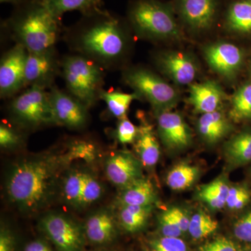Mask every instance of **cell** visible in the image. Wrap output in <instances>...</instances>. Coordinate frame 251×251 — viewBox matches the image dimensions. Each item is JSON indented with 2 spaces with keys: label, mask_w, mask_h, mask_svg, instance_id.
<instances>
[{
  "label": "cell",
  "mask_w": 251,
  "mask_h": 251,
  "mask_svg": "<svg viewBox=\"0 0 251 251\" xmlns=\"http://www.w3.org/2000/svg\"><path fill=\"white\" fill-rule=\"evenodd\" d=\"M128 21L103 8L82 15L64 29L71 52L93 61L106 72L123 67L130 47Z\"/></svg>",
  "instance_id": "1"
},
{
  "label": "cell",
  "mask_w": 251,
  "mask_h": 251,
  "mask_svg": "<svg viewBox=\"0 0 251 251\" xmlns=\"http://www.w3.org/2000/svg\"><path fill=\"white\" fill-rule=\"evenodd\" d=\"M75 159L69 149L66 153H43L15 163L5 184L8 201L25 213L44 209L53 197L61 174Z\"/></svg>",
  "instance_id": "2"
},
{
  "label": "cell",
  "mask_w": 251,
  "mask_h": 251,
  "mask_svg": "<svg viewBox=\"0 0 251 251\" xmlns=\"http://www.w3.org/2000/svg\"><path fill=\"white\" fill-rule=\"evenodd\" d=\"M1 28L28 52H39L54 47L64 29L62 21L54 16L41 0H25L14 6Z\"/></svg>",
  "instance_id": "3"
},
{
  "label": "cell",
  "mask_w": 251,
  "mask_h": 251,
  "mask_svg": "<svg viewBox=\"0 0 251 251\" xmlns=\"http://www.w3.org/2000/svg\"><path fill=\"white\" fill-rule=\"evenodd\" d=\"M127 21L135 34L143 39L158 41L181 37L174 8L158 0L130 1Z\"/></svg>",
  "instance_id": "4"
},
{
  "label": "cell",
  "mask_w": 251,
  "mask_h": 251,
  "mask_svg": "<svg viewBox=\"0 0 251 251\" xmlns=\"http://www.w3.org/2000/svg\"><path fill=\"white\" fill-rule=\"evenodd\" d=\"M105 72L93 61L80 54L71 52L62 56L61 77L67 92L89 108L100 100Z\"/></svg>",
  "instance_id": "5"
},
{
  "label": "cell",
  "mask_w": 251,
  "mask_h": 251,
  "mask_svg": "<svg viewBox=\"0 0 251 251\" xmlns=\"http://www.w3.org/2000/svg\"><path fill=\"white\" fill-rule=\"evenodd\" d=\"M10 99L7 110L14 125L22 130L57 125L49 91L29 87Z\"/></svg>",
  "instance_id": "6"
},
{
  "label": "cell",
  "mask_w": 251,
  "mask_h": 251,
  "mask_svg": "<svg viewBox=\"0 0 251 251\" xmlns=\"http://www.w3.org/2000/svg\"><path fill=\"white\" fill-rule=\"evenodd\" d=\"M122 80L140 99L151 104L155 112L171 110L179 102L177 90L148 68L137 66L125 68Z\"/></svg>",
  "instance_id": "7"
},
{
  "label": "cell",
  "mask_w": 251,
  "mask_h": 251,
  "mask_svg": "<svg viewBox=\"0 0 251 251\" xmlns=\"http://www.w3.org/2000/svg\"><path fill=\"white\" fill-rule=\"evenodd\" d=\"M103 191L99 180L85 170H72L63 179L64 201L75 209H82L94 204L102 197Z\"/></svg>",
  "instance_id": "8"
},
{
  "label": "cell",
  "mask_w": 251,
  "mask_h": 251,
  "mask_svg": "<svg viewBox=\"0 0 251 251\" xmlns=\"http://www.w3.org/2000/svg\"><path fill=\"white\" fill-rule=\"evenodd\" d=\"M28 52V51H27ZM62 57L56 46L39 52H28L25 64V87L49 90L61 76Z\"/></svg>",
  "instance_id": "9"
},
{
  "label": "cell",
  "mask_w": 251,
  "mask_h": 251,
  "mask_svg": "<svg viewBox=\"0 0 251 251\" xmlns=\"http://www.w3.org/2000/svg\"><path fill=\"white\" fill-rule=\"evenodd\" d=\"M39 227L59 251H81L85 244L84 229L70 218L49 214L41 219Z\"/></svg>",
  "instance_id": "10"
},
{
  "label": "cell",
  "mask_w": 251,
  "mask_h": 251,
  "mask_svg": "<svg viewBox=\"0 0 251 251\" xmlns=\"http://www.w3.org/2000/svg\"><path fill=\"white\" fill-rule=\"evenodd\" d=\"M27 50L15 44L1 56L0 60V97L10 99L25 87V64Z\"/></svg>",
  "instance_id": "11"
},
{
  "label": "cell",
  "mask_w": 251,
  "mask_h": 251,
  "mask_svg": "<svg viewBox=\"0 0 251 251\" xmlns=\"http://www.w3.org/2000/svg\"><path fill=\"white\" fill-rule=\"evenodd\" d=\"M48 91L57 125L72 130L85 128L89 121L88 107L56 85Z\"/></svg>",
  "instance_id": "12"
},
{
  "label": "cell",
  "mask_w": 251,
  "mask_h": 251,
  "mask_svg": "<svg viewBox=\"0 0 251 251\" xmlns=\"http://www.w3.org/2000/svg\"><path fill=\"white\" fill-rule=\"evenodd\" d=\"M156 114L158 135L168 150L181 151L191 145V129L181 114L171 110Z\"/></svg>",
  "instance_id": "13"
},
{
  "label": "cell",
  "mask_w": 251,
  "mask_h": 251,
  "mask_svg": "<svg viewBox=\"0 0 251 251\" xmlns=\"http://www.w3.org/2000/svg\"><path fill=\"white\" fill-rule=\"evenodd\" d=\"M154 62L160 72L179 85H189L197 75V63L186 52H159L154 56Z\"/></svg>",
  "instance_id": "14"
},
{
  "label": "cell",
  "mask_w": 251,
  "mask_h": 251,
  "mask_svg": "<svg viewBox=\"0 0 251 251\" xmlns=\"http://www.w3.org/2000/svg\"><path fill=\"white\" fill-rule=\"evenodd\" d=\"M204 56L209 67L226 78L235 76L244 62L242 50L230 43L219 42L206 46Z\"/></svg>",
  "instance_id": "15"
},
{
  "label": "cell",
  "mask_w": 251,
  "mask_h": 251,
  "mask_svg": "<svg viewBox=\"0 0 251 251\" xmlns=\"http://www.w3.org/2000/svg\"><path fill=\"white\" fill-rule=\"evenodd\" d=\"M218 4V0H176L175 9L188 27L204 31L214 24Z\"/></svg>",
  "instance_id": "16"
},
{
  "label": "cell",
  "mask_w": 251,
  "mask_h": 251,
  "mask_svg": "<svg viewBox=\"0 0 251 251\" xmlns=\"http://www.w3.org/2000/svg\"><path fill=\"white\" fill-rule=\"evenodd\" d=\"M143 166L133 153L118 151L107 159L105 174L112 184L122 189L143 177Z\"/></svg>",
  "instance_id": "17"
},
{
  "label": "cell",
  "mask_w": 251,
  "mask_h": 251,
  "mask_svg": "<svg viewBox=\"0 0 251 251\" xmlns=\"http://www.w3.org/2000/svg\"><path fill=\"white\" fill-rule=\"evenodd\" d=\"M224 97V90L218 82L206 80L191 85L188 100L194 110L202 115L219 110Z\"/></svg>",
  "instance_id": "18"
},
{
  "label": "cell",
  "mask_w": 251,
  "mask_h": 251,
  "mask_svg": "<svg viewBox=\"0 0 251 251\" xmlns=\"http://www.w3.org/2000/svg\"><path fill=\"white\" fill-rule=\"evenodd\" d=\"M85 237L95 244H106L112 242L117 235L115 218L108 210H100L92 214L84 227Z\"/></svg>",
  "instance_id": "19"
},
{
  "label": "cell",
  "mask_w": 251,
  "mask_h": 251,
  "mask_svg": "<svg viewBox=\"0 0 251 251\" xmlns=\"http://www.w3.org/2000/svg\"><path fill=\"white\" fill-rule=\"evenodd\" d=\"M232 125L226 115L219 110L202 114L197 122L200 136L209 144L219 143L232 130Z\"/></svg>",
  "instance_id": "20"
},
{
  "label": "cell",
  "mask_w": 251,
  "mask_h": 251,
  "mask_svg": "<svg viewBox=\"0 0 251 251\" xmlns=\"http://www.w3.org/2000/svg\"><path fill=\"white\" fill-rule=\"evenodd\" d=\"M135 150L144 166L152 168L156 166L161 151L151 126L145 125L139 127V133L135 141Z\"/></svg>",
  "instance_id": "21"
},
{
  "label": "cell",
  "mask_w": 251,
  "mask_h": 251,
  "mask_svg": "<svg viewBox=\"0 0 251 251\" xmlns=\"http://www.w3.org/2000/svg\"><path fill=\"white\" fill-rule=\"evenodd\" d=\"M156 201V191L153 184L150 180L143 177L122 188L118 203L120 206H151Z\"/></svg>",
  "instance_id": "22"
},
{
  "label": "cell",
  "mask_w": 251,
  "mask_h": 251,
  "mask_svg": "<svg viewBox=\"0 0 251 251\" xmlns=\"http://www.w3.org/2000/svg\"><path fill=\"white\" fill-rule=\"evenodd\" d=\"M226 161L232 168L244 166L251 161V129L234 135L224 147Z\"/></svg>",
  "instance_id": "23"
},
{
  "label": "cell",
  "mask_w": 251,
  "mask_h": 251,
  "mask_svg": "<svg viewBox=\"0 0 251 251\" xmlns=\"http://www.w3.org/2000/svg\"><path fill=\"white\" fill-rule=\"evenodd\" d=\"M226 27L234 32L251 34V0H238L226 15Z\"/></svg>",
  "instance_id": "24"
},
{
  "label": "cell",
  "mask_w": 251,
  "mask_h": 251,
  "mask_svg": "<svg viewBox=\"0 0 251 251\" xmlns=\"http://www.w3.org/2000/svg\"><path fill=\"white\" fill-rule=\"evenodd\" d=\"M56 17L62 19L63 15L70 11L88 14L103 8V0H41Z\"/></svg>",
  "instance_id": "25"
},
{
  "label": "cell",
  "mask_w": 251,
  "mask_h": 251,
  "mask_svg": "<svg viewBox=\"0 0 251 251\" xmlns=\"http://www.w3.org/2000/svg\"><path fill=\"white\" fill-rule=\"evenodd\" d=\"M151 206H121L118 218L124 229L130 233L139 232L146 226L152 211Z\"/></svg>",
  "instance_id": "26"
},
{
  "label": "cell",
  "mask_w": 251,
  "mask_h": 251,
  "mask_svg": "<svg viewBox=\"0 0 251 251\" xmlns=\"http://www.w3.org/2000/svg\"><path fill=\"white\" fill-rule=\"evenodd\" d=\"M229 187L224 178H217L200 188L198 196L211 209L218 210L226 205Z\"/></svg>",
  "instance_id": "27"
},
{
  "label": "cell",
  "mask_w": 251,
  "mask_h": 251,
  "mask_svg": "<svg viewBox=\"0 0 251 251\" xmlns=\"http://www.w3.org/2000/svg\"><path fill=\"white\" fill-rule=\"evenodd\" d=\"M100 99L106 104L109 113L112 117L120 120L126 117L127 112L132 102L140 98L135 92L125 93L118 90H103L100 94Z\"/></svg>",
  "instance_id": "28"
},
{
  "label": "cell",
  "mask_w": 251,
  "mask_h": 251,
  "mask_svg": "<svg viewBox=\"0 0 251 251\" xmlns=\"http://www.w3.org/2000/svg\"><path fill=\"white\" fill-rule=\"evenodd\" d=\"M200 169L189 163H181L176 165L166 176L167 185L174 191L187 189L198 179Z\"/></svg>",
  "instance_id": "29"
},
{
  "label": "cell",
  "mask_w": 251,
  "mask_h": 251,
  "mask_svg": "<svg viewBox=\"0 0 251 251\" xmlns=\"http://www.w3.org/2000/svg\"><path fill=\"white\" fill-rule=\"evenodd\" d=\"M229 117L237 122L251 120V83L242 85L234 94Z\"/></svg>",
  "instance_id": "30"
},
{
  "label": "cell",
  "mask_w": 251,
  "mask_h": 251,
  "mask_svg": "<svg viewBox=\"0 0 251 251\" xmlns=\"http://www.w3.org/2000/svg\"><path fill=\"white\" fill-rule=\"evenodd\" d=\"M218 223L204 211H198L191 216L188 232L196 240L204 239L216 232Z\"/></svg>",
  "instance_id": "31"
},
{
  "label": "cell",
  "mask_w": 251,
  "mask_h": 251,
  "mask_svg": "<svg viewBox=\"0 0 251 251\" xmlns=\"http://www.w3.org/2000/svg\"><path fill=\"white\" fill-rule=\"evenodd\" d=\"M22 133L16 127L6 124L0 125V146L5 150H13L19 148L23 143Z\"/></svg>",
  "instance_id": "32"
},
{
  "label": "cell",
  "mask_w": 251,
  "mask_h": 251,
  "mask_svg": "<svg viewBox=\"0 0 251 251\" xmlns=\"http://www.w3.org/2000/svg\"><path fill=\"white\" fill-rule=\"evenodd\" d=\"M251 194L247 188L242 186H230L226 206L232 210L242 209L250 202Z\"/></svg>",
  "instance_id": "33"
},
{
  "label": "cell",
  "mask_w": 251,
  "mask_h": 251,
  "mask_svg": "<svg viewBox=\"0 0 251 251\" xmlns=\"http://www.w3.org/2000/svg\"><path fill=\"white\" fill-rule=\"evenodd\" d=\"M139 133V127L133 125L126 117L119 120L115 135L120 143L126 145L134 143Z\"/></svg>",
  "instance_id": "34"
},
{
  "label": "cell",
  "mask_w": 251,
  "mask_h": 251,
  "mask_svg": "<svg viewBox=\"0 0 251 251\" xmlns=\"http://www.w3.org/2000/svg\"><path fill=\"white\" fill-rule=\"evenodd\" d=\"M152 251H189L186 243L180 237H162L150 242Z\"/></svg>",
  "instance_id": "35"
},
{
  "label": "cell",
  "mask_w": 251,
  "mask_h": 251,
  "mask_svg": "<svg viewBox=\"0 0 251 251\" xmlns=\"http://www.w3.org/2000/svg\"><path fill=\"white\" fill-rule=\"evenodd\" d=\"M158 226L163 237H180L181 234H184L168 209L163 211L160 215Z\"/></svg>",
  "instance_id": "36"
},
{
  "label": "cell",
  "mask_w": 251,
  "mask_h": 251,
  "mask_svg": "<svg viewBox=\"0 0 251 251\" xmlns=\"http://www.w3.org/2000/svg\"><path fill=\"white\" fill-rule=\"evenodd\" d=\"M233 232L239 240L251 244V210L235 223Z\"/></svg>",
  "instance_id": "37"
},
{
  "label": "cell",
  "mask_w": 251,
  "mask_h": 251,
  "mask_svg": "<svg viewBox=\"0 0 251 251\" xmlns=\"http://www.w3.org/2000/svg\"><path fill=\"white\" fill-rule=\"evenodd\" d=\"M199 251H237L235 244L226 237L216 238L199 248Z\"/></svg>",
  "instance_id": "38"
},
{
  "label": "cell",
  "mask_w": 251,
  "mask_h": 251,
  "mask_svg": "<svg viewBox=\"0 0 251 251\" xmlns=\"http://www.w3.org/2000/svg\"><path fill=\"white\" fill-rule=\"evenodd\" d=\"M168 210L183 233L188 232L191 216L188 214L187 211L180 207H173Z\"/></svg>",
  "instance_id": "39"
},
{
  "label": "cell",
  "mask_w": 251,
  "mask_h": 251,
  "mask_svg": "<svg viewBox=\"0 0 251 251\" xmlns=\"http://www.w3.org/2000/svg\"><path fill=\"white\" fill-rule=\"evenodd\" d=\"M16 238L10 229L3 227L0 232V251H16Z\"/></svg>",
  "instance_id": "40"
},
{
  "label": "cell",
  "mask_w": 251,
  "mask_h": 251,
  "mask_svg": "<svg viewBox=\"0 0 251 251\" xmlns=\"http://www.w3.org/2000/svg\"><path fill=\"white\" fill-rule=\"evenodd\" d=\"M24 251H54L47 243L42 240L31 242L25 248Z\"/></svg>",
  "instance_id": "41"
},
{
  "label": "cell",
  "mask_w": 251,
  "mask_h": 251,
  "mask_svg": "<svg viewBox=\"0 0 251 251\" xmlns=\"http://www.w3.org/2000/svg\"><path fill=\"white\" fill-rule=\"evenodd\" d=\"M25 1V0H0V2H1V4L6 3V4H10L13 5L14 6H16L22 4Z\"/></svg>",
  "instance_id": "42"
}]
</instances>
